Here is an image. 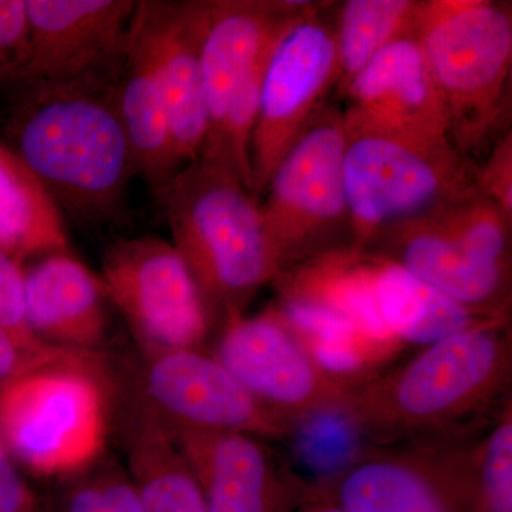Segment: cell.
I'll return each mask as SVG.
<instances>
[{
  "mask_svg": "<svg viewBox=\"0 0 512 512\" xmlns=\"http://www.w3.org/2000/svg\"><path fill=\"white\" fill-rule=\"evenodd\" d=\"M10 136L13 153L59 210L84 221L120 211L136 170L113 77L26 86Z\"/></svg>",
  "mask_w": 512,
  "mask_h": 512,
  "instance_id": "obj_1",
  "label": "cell"
},
{
  "mask_svg": "<svg viewBox=\"0 0 512 512\" xmlns=\"http://www.w3.org/2000/svg\"><path fill=\"white\" fill-rule=\"evenodd\" d=\"M156 191L171 244L194 276L211 320L242 313L281 272L255 195L227 168L202 158Z\"/></svg>",
  "mask_w": 512,
  "mask_h": 512,
  "instance_id": "obj_2",
  "label": "cell"
},
{
  "mask_svg": "<svg viewBox=\"0 0 512 512\" xmlns=\"http://www.w3.org/2000/svg\"><path fill=\"white\" fill-rule=\"evenodd\" d=\"M511 336L494 320L424 346L409 362L357 387L349 403L365 436H439L507 389Z\"/></svg>",
  "mask_w": 512,
  "mask_h": 512,
  "instance_id": "obj_3",
  "label": "cell"
},
{
  "mask_svg": "<svg viewBox=\"0 0 512 512\" xmlns=\"http://www.w3.org/2000/svg\"><path fill=\"white\" fill-rule=\"evenodd\" d=\"M114 394L106 357L66 350L0 386V437L23 473L62 483L106 456Z\"/></svg>",
  "mask_w": 512,
  "mask_h": 512,
  "instance_id": "obj_4",
  "label": "cell"
},
{
  "mask_svg": "<svg viewBox=\"0 0 512 512\" xmlns=\"http://www.w3.org/2000/svg\"><path fill=\"white\" fill-rule=\"evenodd\" d=\"M414 33L443 97L450 143L474 165L508 131L511 5L494 0L419 2Z\"/></svg>",
  "mask_w": 512,
  "mask_h": 512,
  "instance_id": "obj_5",
  "label": "cell"
},
{
  "mask_svg": "<svg viewBox=\"0 0 512 512\" xmlns=\"http://www.w3.org/2000/svg\"><path fill=\"white\" fill-rule=\"evenodd\" d=\"M345 128L343 180L356 248L366 249L400 222L478 192L474 165L450 141Z\"/></svg>",
  "mask_w": 512,
  "mask_h": 512,
  "instance_id": "obj_6",
  "label": "cell"
},
{
  "mask_svg": "<svg viewBox=\"0 0 512 512\" xmlns=\"http://www.w3.org/2000/svg\"><path fill=\"white\" fill-rule=\"evenodd\" d=\"M345 147L342 111L323 106L275 168L259 198L281 272L312 256L353 245L343 180Z\"/></svg>",
  "mask_w": 512,
  "mask_h": 512,
  "instance_id": "obj_7",
  "label": "cell"
},
{
  "mask_svg": "<svg viewBox=\"0 0 512 512\" xmlns=\"http://www.w3.org/2000/svg\"><path fill=\"white\" fill-rule=\"evenodd\" d=\"M336 19V6L305 2L276 39L262 80L249 153L258 201L275 168L336 87Z\"/></svg>",
  "mask_w": 512,
  "mask_h": 512,
  "instance_id": "obj_8",
  "label": "cell"
},
{
  "mask_svg": "<svg viewBox=\"0 0 512 512\" xmlns=\"http://www.w3.org/2000/svg\"><path fill=\"white\" fill-rule=\"evenodd\" d=\"M131 404L167 429L286 440L293 423L242 386L202 349L138 346Z\"/></svg>",
  "mask_w": 512,
  "mask_h": 512,
  "instance_id": "obj_9",
  "label": "cell"
},
{
  "mask_svg": "<svg viewBox=\"0 0 512 512\" xmlns=\"http://www.w3.org/2000/svg\"><path fill=\"white\" fill-rule=\"evenodd\" d=\"M100 279L138 346L201 349L210 336V313L171 242L156 237L117 241L104 255Z\"/></svg>",
  "mask_w": 512,
  "mask_h": 512,
  "instance_id": "obj_10",
  "label": "cell"
},
{
  "mask_svg": "<svg viewBox=\"0 0 512 512\" xmlns=\"http://www.w3.org/2000/svg\"><path fill=\"white\" fill-rule=\"evenodd\" d=\"M315 487L346 512H476L474 444L440 440L365 451Z\"/></svg>",
  "mask_w": 512,
  "mask_h": 512,
  "instance_id": "obj_11",
  "label": "cell"
},
{
  "mask_svg": "<svg viewBox=\"0 0 512 512\" xmlns=\"http://www.w3.org/2000/svg\"><path fill=\"white\" fill-rule=\"evenodd\" d=\"M212 355L259 402L292 423L329 407L349 406L360 386L323 373L274 306L259 315L224 319Z\"/></svg>",
  "mask_w": 512,
  "mask_h": 512,
  "instance_id": "obj_12",
  "label": "cell"
},
{
  "mask_svg": "<svg viewBox=\"0 0 512 512\" xmlns=\"http://www.w3.org/2000/svg\"><path fill=\"white\" fill-rule=\"evenodd\" d=\"M137 5L131 0H26L25 52L5 80L26 87L110 79Z\"/></svg>",
  "mask_w": 512,
  "mask_h": 512,
  "instance_id": "obj_13",
  "label": "cell"
},
{
  "mask_svg": "<svg viewBox=\"0 0 512 512\" xmlns=\"http://www.w3.org/2000/svg\"><path fill=\"white\" fill-rule=\"evenodd\" d=\"M342 94L346 126L450 141L443 97L414 30L384 46Z\"/></svg>",
  "mask_w": 512,
  "mask_h": 512,
  "instance_id": "obj_14",
  "label": "cell"
},
{
  "mask_svg": "<svg viewBox=\"0 0 512 512\" xmlns=\"http://www.w3.org/2000/svg\"><path fill=\"white\" fill-rule=\"evenodd\" d=\"M137 16L163 89L180 170L200 157L208 133L201 49L210 2H138Z\"/></svg>",
  "mask_w": 512,
  "mask_h": 512,
  "instance_id": "obj_15",
  "label": "cell"
},
{
  "mask_svg": "<svg viewBox=\"0 0 512 512\" xmlns=\"http://www.w3.org/2000/svg\"><path fill=\"white\" fill-rule=\"evenodd\" d=\"M167 431L208 512H291L298 503L305 481L279 468L265 440L239 433Z\"/></svg>",
  "mask_w": 512,
  "mask_h": 512,
  "instance_id": "obj_16",
  "label": "cell"
},
{
  "mask_svg": "<svg viewBox=\"0 0 512 512\" xmlns=\"http://www.w3.org/2000/svg\"><path fill=\"white\" fill-rule=\"evenodd\" d=\"M365 251L402 266L480 318L507 319L511 268L468 255L430 215L386 229Z\"/></svg>",
  "mask_w": 512,
  "mask_h": 512,
  "instance_id": "obj_17",
  "label": "cell"
},
{
  "mask_svg": "<svg viewBox=\"0 0 512 512\" xmlns=\"http://www.w3.org/2000/svg\"><path fill=\"white\" fill-rule=\"evenodd\" d=\"M107 302L100 276L69 251L42 256L25 271L26 322L47 348L101 353Z\"/></svg>",
  "mask_w": 512,
  "mask_h": 512,
  "instance_id": "obj_18",
  "label": "cell"
},
{
  "mask_svg": "<svg viewBox=\"0 0 512 512\" xmlns=\"http://www.w3.org/2000/svg\"><path fill=\"white\" fill-rule=\"evenodd\" d=\"M303 3L264 0L210 2L207 32L201 49L202 82L208 113L205 141L217 133L235 93Z\"/></svg>",
  "mask_w": 512,
  "mask_h": 512,
  "instance_id": "obj_19",
  "label": "cell"
},
{
  "mask_svg": "<svg viewBox=\"0 0 512 512\" xmlns=\"http://www.w3.org/2000/svg\"><path fill=\"white\" fill-rule=\"evenodd\" d=\"M281 298L318 303L355 323L383 357L400 343L384 325L377 301L375 258L355 245L323 252L284 269L275 279Z\"/></svg>",
  "mask_w": 512,
  "mask_h": 512,
  "instance_id": "obj_20",
  "label": "cell"
},
{
  "mask_svg": "<svg viewBox=\"0 0 512 512\" xmlns=\"http://www.w3.org/2000/svg\"><path fill=\"white\" fill-rule=\"evenodd\" d=\"M138 6V5H137ZM113 92L134 170L154 190L178 171L163 89L143 26L134 13L126 47L113 74Z\"/></svg>",
  "mask_w": 512,
  "mask_h": 512,
  "instance_id": "obj_21",
  "label": "cell"
},
{
  "mask_svg": "<svg viewBox=\"0 0 512 512\" xmlns=\"http://www.w3.org/2000/svg\"><path fill=\"white\" fill-rule=\"evenodd\" d=\"M372 255L380 313L400 345L410 343L424 348L464 330L504 320L480 318L402 266Z\"/></svg>",
  "mask_w": 512,
  "mask_h": 512,
  "instance_id": "obj_22",
  "label": "cell"
},
{
  "mask_svg": "<svg viewBox=\"0 0 512 512\" xmlns=\"http://www.w3.org/2000/svg\"><path fill=\"white\" fill-rule=\"evenodd\" d=\"M126 468L144 512H208L200 487L167 429L131 404Z\"/></svg>",
  "mask_w": 512,
  "mask_h": 512,
  "instance_id": "obj_23",
  "label": "cell"
},
{
  "mask_svg": "<svg viewBox=\"0 0 512 512\" xmlns=\"http://www.w3.org/2000/svg\"><path fill=\"white\" fill-rule=\"evenodd\" d=\"M62 214L10 148L0 146V248L22 264L67 252Z\"/></svg>",
  "mask_w": 512,
  "mask_h": 512,
  "instance_id": "obj_24",
  "label": "cell"
},
{
  "mask_svg": "<svg viewBox=\"0 0 512 512\" xmlns=\"http://www.w3.org/2000/svg\"><path fill=\"white\" fill-rule=\"evenodd\" d=\"M417 6L414 0H348L339 6L336 89L340 93L384 46L413 32Z\"/></svg>",
  "mask_w": 512,
  "mask_h": 512,
  "instance_id": "obj_25",
  "label": "cell"
},
{
  "mask_svg": "<svg viewBox=\"0 0 512 512\" xmlns=\"http://www.w3.org/2000/svg\"><path fill=\"white\" fill-rule=\"evenodd\" d=\"M363 436L349 406H338L296 420L286 440L303 470L316 478L312 484L320 485L340 476L365 453Z\"/></svg>",
  "mask_w": 512,
  "mask_h": 512,
  "instance_id": "obj_26",
  "label": "cell"
},
{
  "mask_svg": "<svg viewBox=\"0 0 512 512\" xmlns=\"http://www.w3.org/2000/svg\"><path fill=\"white\" fill-rule=\"evenodd\" d=\"M429 215L468 255L485 264L511 268L512 217L480 192Z\"/></svg>",
  "mask_w": 512,
  "mask_h": 512,
  "instance_id": "obj_27",
  "label": "cell"
},
{
  "mask_svg": "<svg viewBox=\"0 0 512 512\" xmlns=\"http://www.w3.org/2000/svg\"><path fill=\"white\" fill-rule=\"evenodd\" d=\"M57 485L42 512H144L126 466L106 456Z\"/></svg>",
  "mask_w": 512,
  "mask_h": 512,
  "instance_id": "obj_28",
  "label": "cell"
},
{
  "mask_svg": "<svg viewBox=\"0 0 512 512\" xmlns=\"http://www.w3.org/2000/svg\"><path fill=\"white\" fill-rule=\"evenodd\" d=\"M476 512H512V407L474 443Z\"/></svg>",
  "mask_w": 512,
  "mask_h": 512,
  "instance_id": "obj_29",
  "label": "cell"
},
{
  "mask_svg": "<svg viewBox=\"0 0 512 512\" xmlns=\"http://www.w3.org/2000/svg\"><path fill=\"white\" fill-rule=\"evenodd\" d=\"M0 326L33 350H47L30 333L25 312V269L0 248Z\"/></svg>",
  "mask_w": 512,
  "mask_h": 512,
  "instance_id": "obj_30",
  "label": "cell"
},
{
  "mask_svg": "<svg viewBox=\"0 0 512 512\" xmlns=\"http://www.w3.org/2000/svg\"><path fill=\"white\" fill-rule=\"evenodd\" d=\"M476 187L483 197L493 201L512 217V134L508 130L474 164Z\"/></svg>",
  "mask_w": 512,
  "mask_h": 512,
  "instance_id": "obj_31",
  "label": "cell"
},
{
  "mask_svg": "<svg viewBox=\"0 0 512 512\" xmlns=\"http://www.w3.org/2000/svg\"><path fill=\"white\" fill-rule=\"evenodd\" d=\"M26 0H0V80L19 63L28 40Z\"/></svg>",
  "mask_w": 512,
  "mask_h": 512,
  "instance_id": "obj_32",
  "label": "cell"
},
{
  "mask_svg": "<svg viewBox=\"0 0 512 512\" xmlns=\"http://www.w3.org/2000/svg\"><path fill=\"white\" fill-rule=\"evenodd\" d=\"M42 503L0 437V512H40Z\"/></svg>",
  "mask_w": 512,
  "mask_h": 512,
  "instance_id": "obj_33",
  "label": "cell"
},
{
  "mask_svg": "<svg viewBox=\"0 0 512 512\" xmlns=\"http://www.w3.org/2000/svg\"><path fill=\"white\" fill-rule=\"evenodd\" d=\"M62 352L66 350L26 348L15 336L10 335L8 330L0 326V386Z\"/></svg>",
  "mask_w": 512,
  "mask_h": 512,
  "instance_id": "obj_34",
  "label": "cell"
},
{
  "mask_svg": "<svg viewBox=\"0 0 512 512\" xmlns=\"http://www.w3.org/2000/svg\"><path fill=\"white\" fill-rule=\"evenodd\" d=\"M291 512H346L329 501L315 485L305 483L301 497L298 503L292 508Z\"/></svg>",
  "mask_w": 512,
  "mask_h": 512,
  "instance_id": "obj_35",
  "label": "cell"
},
{
  "mask_svg": "<svg viewBox=\"0 0 512 512\" xmlns=\"http://www.w3.org/2000/svg\"><path fill=\"white\" fill-rule=\"evenodd\" d=\"M40 512H42V511H40Z\"/></svg>",
  "mask_w": 512,
  "mask_h": 512,
  "instance_id": "obj_36",
  "label": "cell"
}]
</instances>
